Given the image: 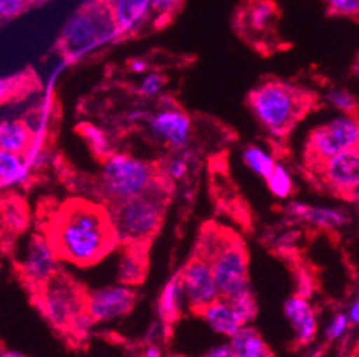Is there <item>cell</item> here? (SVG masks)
Segmentation results:
<instances>
[{
	"label": "cell",
	"mask_w": 359,
	"mask_h": 357,
	"mask_svg": "<svg viewBox=\"0 0 359 357\" xmlns=\"http://www.w3.org/2000/svg\"><path fill=\"white\" fill-rule=\"evenodd\" d=\"M50 240L59 258L79 266L100 260L118 241L111 214L83 200L70 202L60 210Z\"/></svg>",
	"instance_id": "1"
},
{
	"label": "cell",
	"mask_w": 359,
	"mask_h": 357,
	"mask_svg": "<svg viewBox=\"0 0 359 357\" xmlns=\"http://www.w3.org/2000/svg\"><path fill=\"white\" fill-rule=\"evenodd\" d=\"M166 200L168 190L156 181L145 193L115 203L111 220L116 240L130 246L149 240L161 226Z\"/></svg>",
	"instance_id": "2"
},
{
	"label": "cell",
	"mask_w": 359,
	"mask_h": 357,
	"mask_svg": "<svg viewBox=\"0 0 359 357\" xmlns=\"http://www.w3.org/2000/svg\"><path fill=\"white\" fill-rule=\"evenodd\" d=\"M306 99L295 86L283 82H265L249 94L250 111L269 133L280 136L302 116Z\"/></svg>",
	"instance_id": "3"
},
{
	"label": "cell",
	"mask_w": 359,
	"mask_h": 357,
	"mask_svg": "<svg viewBox=\"0 0 359 357\" xmlns=\"http://www.w3.org/2000/svg\"><path fill=\"white\" fill-rule=\"evenodd\" d=\"M119 29L102 0H92L72 16L60 34V49L67 56H82L114 41Z\"/></svg>",
	"instance_id": "4"
},
{
	"label": "cell",
	"mask_w": 359,
	"mask_h": 357,
	"mask_svg": "<svg viewBox=\"0 0 359 357\" xmlns=\"http://www.w3.org/2000/svg\"><path fill=\"white\" fill-rule=\"evenodd\" d=\"M156 181L151 163L129 155H109L102 164L100 185L112 204L145 193Z\"/></svg>",
	"instance_id": "5"
},
{
	"label": "cell",
	"mask_w": 359,
	"mask_h": 357,
	"mask_svg": "<svg viewBox=\"0 0 359 357\" xmlns=\"http://www.w3.org/2000/svg\"><path fill=\"white\" fill-rule=\"evenodd\" d=\"M356 148H359V118L356 115L342 113L313 129L308 139V152L319 164Z\"/></svg>",
	"instance_id": "6"
},
{
	"label": "cell",
	"mask_w": 359,
	"mask_h": 357,
	"mask_svg": "<svg viewBox=\"0 0 359 357\" xmlns=\"http://www.w3.org/2000/svg\"><path fill=\"white\" fill-rule=\"evenodd\" d=\"M209 262L221 298L231 299L249 289L248 255L241 241L222 237Z\"/></svg>",
	"instance_id": "7"
},
{
	"label": "cell",
	"mask_w": 359,
	"mask_h": 357,
	"mask_svg": "<svg viewBox=\"0 0 359 357\" xmlns=\"http://www.w3.org/2000/svg\"><path fill=\"white\" fill-rule=\"evenodd\" d=\"M181 283L187 303L198 312L221 298L217 280L210 266L203 258L192 259L181 272Z\"/></svg>",
	"instance_id": "8"
},
{
	"label": "cell",
	"mask_w": 359,
	"mask_h": 357,
	"mask_svg": "<svg viewBox=\"0 0 359 357\" xmlns=\"http://www.w3.org/2000/svg\"><path fill=\"white\" fill-rule=\"evenodd\" d=\"M135 304V292L128 284L106 286L85 299V310L93 321H111L129 313Z\"/></svg>",
	"instance_id": "9"
},
{
	"label": "cell",
	"mask_w": 359,
	"mask_h": 357,
	"mask_svg": "<svg viewBox=\"0 0 359 357\" xmlns=\"http://www.w3.org/2000/svg\"><path fill=\"white\" fill-rule=\"evenodd\" d=\"M42 309L56 326L74 323V320L82 313V306L74 286L55 277L45 284Z\"/></svg>",
	"instance_id": "10"
},
{
	"label": "cell",
	"mask_w": 359,
	"mask_h": 357,
	"mask_svg": "<svg viewBox=\"0 0 359 357\" xmlns=\"http://www.w3.org/2000/svg\"><path fill=\"white\" fill-rule=\"evenodd\" d=\"M328 186L351 199L359 200V148L345 150L320 163Z\"/></svg>",
	"instance_id": "11"
},
{
	"label": "cell",
	"mask_w": 359,
	"mask_h": 357,
	"mask_svg": "<svg viewBox=\"0 0 359 357\" xmlns=\"http://www.w3.org/2000/svg\"><path fill=\"white\" fill-rule=\"evenodd\" d=\"M57 258L59 255L50 237L33 236L20 263L22 273L32 284L45 286L56 272Z\"/></svg>",
	"instance_id": "12"
},
{
	"label": "cell",
	"mask_w": 359,
	"mask_h": 357,
	"mask_svg": "<svg viewBox=\"0 0 359 357\" xmlns=\"http://www.w3.org/2000/svg\"><path fill=\"white\" fill-rule=\"evenodd\" d=\"M149 129L158 140L172 149H184L191 139L192 122L176 107H166L149 119Z\"/></svg>",
	"instance_id": "13"
},
{
	"label": "cell",
	"mask_w": 359,
	"mask_h": 357,
	"mask_svg": "<svg viewBox=\"0 0 359 357\" xmlns=\"http://www.w3.org/2000/svg\"><path fill=\"white\" fill-rule=\"evenodd\" d=\"M109 9L121 34H132L145 23L151 12V0H102Z\"/></svg>",
	"instance_id": "14"
},
{
	"label": "cell",
	"mask_w": 359,
	"mask_h": 357,
	"mask_svg": "<svg viewBox=\"0 0 359 357\" xmlns=\"http://www.w3.org/2000/svg\"><path fill=\"white\" fill-rule=\"evenodd\" d=\"M283 314L295 333L299 344L311 343L318 332L316 316L309 302L301 296H292L283 304Z\"/></svg>",
	"instance_id": "15"
},
{
	"label": "cell",
	"mask_w": 359,
	"mask_h": 357,
	"mask_svg": "<svg viewBox=\"0 0 359 357\" xmlns=\"http://www.w3.org/2000/svg\"><path fill=\"white\" fill-rule=\"evenodd\" d=\"M203 320L206 321V325L218 335L232 337L242 326V320L239 318L238 313L232 307L231 302L225 298H219L218 300H215L213 303L208 304L202 312H201Z\"/></svg>",
	"instance_id": "16"
},
{
	"label": "cell",
	"mask_w": 359,
	"mask_h": 357,
	"mask_svg": "<svg viewBox=\"0 0 359 357\" xmlns=\"http://www.w3.org/2000/svg\"><path fill=\"white\" fill-rule=\"evenodd\" d=\"M288 213L292 218L301 219L320 229H338L348 223V214L339 209L312 207L304 203L292 202L288 206Z\"/></svg>",
	"instance_id": "17"
},
{
	"label": "cell",
	"mask_w": 359,
	"mask_h": 357,
	"mask_svg": "<svg viewBox=\"0 0 359 357\" xmlns=\"http://www.w3.org/2000/svg\"><path fill=\"white\" fill-rule=\"evenodd\" d=\"M36 136L26 122L18 119L4 120L0 126V148L4 152L26 155Z\"/></svg>",
	"instance_id": "18"
},
{
	"label": "cell",
	"mask_w": 359,
	"mask_h": 357,
	"mask_svg": "<svg viewBox=\"0 0 359 357\" xmlns=\"http://www.w3.org/2000/svg\"><path fill=\"white\" fill-rule=\"evenodd\" d=\"M30 170L32 167L25 155L4 150L0 153V182L4 189L26 183Z\"/></svg>",
	"instance_id": "19"
},
{
	"label": "cell",
	"mask_w": 359,
	"mask_h": 357,
	"mask_svg": "<svg viewBox=\"0 0 359 357\" xmlns=\"http://www.w3.org/2000/svg\"><path fill=\"white\" fill-rule=\"evenodd\" d=\"M231 346L236 354V357H257L271 354L266 343L261 337V335L249 325L242 326L232 337Z\"/></svg>",
	"instance_id": "20"
},
{
	"label": "cell",
	"mask_w": 359,
	"mask_h": 357,
	"mask_svg": "<svg viewBox=\"0 0 359 357\" xmlns=\"http://www.w3.org/2000/svg\"><path fill=\"white\" fill-rule=\"evenodd\" d=\"M187 303L184 288L181 283V273L173 276L163 288L159 299V313L165 320H173Z\"/></svg>",
	"instance_id": "21"
},
{
	"label": "cell",
	"mask_w": 359,
	"mask_h": 357,
	"mask_svg": "<svg viewBox=\"0 0 359 357\" xmlns=\"http://www.w3.org/2000/svg\"><path fill=\"white\" fill-rule=\"evenodd\" d=\"M276 12V6L272 0H250L245 16L246 26L250 30L262 31L272 26Z\"/></svg>",
	"instance_id": "22"
},
{
	"label": "cell",
	"mask_w": 359,
	"mask_h": 357,
	"mask_svg": "<svg viewBox=\"0 0 359 357\" xmlns=\"http://www.w3.org/2000/svg\"><path fill=\"white\" fill-rule=\"evenodd\" d=\"M143 276H145V259L135 250L126 252V255L121 259L118 279L123 284H136L139 283Z\"/></svg>",
	"instance_id": "23"
},
{
	"label": "cell",
	"mask_w": 359,
	"mask_h": 357,
	"mask_svg": "<svg viewBox=\"0 0 359 357\" xmlns=\"http://www.w3.org/2000/svg\"><path fill=\"white\" fill-rule=\"evenodd\" d=\"M242 160L249 170H252L255 174L262 176L264 178H266V176L276 166L273 158L259 146H248L243 150Z\"/></svg>",
	"instance_id": "24"
},
{
	"label": "cell",
	"mask_w": 359,
	"mask_h": 357,
	"mask_svg": "<svg viewBox=\"0 0 359 357\" xmlns=\"http://www.w3.org/2000/svg\"><path fill=\"white\" fill-rule=\"evenodd\" d=\"M266 185L271 193L278 199H285L292 193L294 183L290 172L286 170L282 164H278L273 167V170L266 176Z\"/></svg>",
	"instance_id": "25"
},
{
	"label": "cell",
	"mask_w": 359,
	"mask_h": 357,
	"mask_svg": "<svg viewBox=\"0 0 359 357\" xmlns=\"http://www.w3.org/2000/svg\"><path fill=\"white\" fill-rule=\"evenodd\" d=\"M228 300L231 302L232 307L238 313L243 325H249L250 321L255 318V316L258 313V306H257V300H255L252 292H250V289H248Z\"/></svg>",
	"instance_id": "26"
},
{
	"label": "cell",
	"mask_w": 359,
	"mask_h": 357,
	"mask_svg": "<svg viewBox=\"0 0 359 357\" xmlns=\"http://www.w3.org/2000/svg\"><path fill=\"white\" fill-rule=\"evenodd\" d=\"M327 102L337 111L345 115H356L359 111V102L355 94L346 89H332L325 94Z\"/></svg>",
	"instance_id": "27"
},
{
	"label": "cell",
	"mask_w": 359,
	"mask_h": 357,
	"mask_svg": "<svg viewBox=\"0 0 359 357\" xmlns=\"http://www.w3.org/2000/svg\"><path fill=\"white\" fill-rule=\"evenodd\" d=\"M166 83V78L161 74H148L145 78L142 79L140 85H139V92L140 94L147 96V97H155L161 93V90L163 89Z\"/></svg>",
	"instance_id": "28"
},
{
	"label": "cell",
	"mask_w": 359,
	"mask_h": 357,
	"mask_svg": "<svg viewBox=\"0 0 359 357\" xmlns=\"http://www.w3.org/2000/svg\"><path fill=\"white\" fill-rule=\"evenodd\" d=\"M349 317L345 313H338L332 317V320L327 325L325 328V337L331 342L338 340L339 337L344 336V333L346 332L348 326H349Z\"/></svg>",
	"instance_id": "29"
},
{
	"label": "cell",
	"mask_w": 359,
	"mask_h": 357,
	"mask_svg": "<svg viewBox=\"0 0 359 357\" xmlns=\"http://www.w3.org/2000/svg\"><path fill=\"white\" fill-rule=\"evenodd\" d=\"M162 172L168 178H170V181H179V178H182L188 172V162L181 156L170 158L165 162Z\"/></svg>",
	"instance_id": "30"
},
{
	"label": "cell",
	"mask_w": 359,
	"mask_h": 357,
	"mask_svg": "<svg viewBox=\"0 0 359 357\" xmlns=\"http://www.w3.org/2000/svg\"><path fill=\"white\" fill-rule=\"evenodd\" d=\"M32 0H0V16L4 20L19 16L25 12Z\"/></svg>",
	"instance_id": "31"
},
{
	"label": "cell",
	"mask_w": 359,
	"mask_h": 357,
	"mask_svg": "<svg viewBox=\"0 0 359 357\" xmlns=\"http://www.w3.org/2000/svg\"><path fill=\"white\" fill-rule=\"evenodd\" d=\"M331 12L341 16H359V0H327Z\"/></svg>",
	"instance_id": "32"
},
{
	"label": "cell",
	"mask_w": 359,
	"mask_h": 357,
	"mask_svg": "<svg viewBox=\"0 0 359 357\" xmlns=\"http://www.w3.org/2000/svg\"><path fill=\"white\" fill-rule=\"evenodd\" d=\"M82 133H83L85 139L88 140L89 146H90L93 150H96L99 155H100V153L103 155V150L107 149L104 134H103L99 129H96L95 126H92V125L85 126L83 130H82Z\"/></svg>",
	"instance_id": "33"
},
{
	"label": "cell",
	"mask_w": 359,
	"mask_h": 357,
	"mask_svg": "<svg viewBox=\"0 0 359 357\" xmlns=\"http://www.w3.org/2000/svg\"><path fill=\"white\" fill-rule=\"evenodd\" d=\"M184 0H151V12L159 18H168L181 8Z\"/></svg>",
	"instance_id": "34"
},
{
	"label": "cell",
	"mask_w": 359,
	"mask_h": 357,
	"mask_svg": "<svg viewBox=\"0 0 359 357\" xmlns=\"http://www.w3.org/2000/svg\"><path fill=\"white\" fill-rule=\"evenodd\" d=\"M203 357H236L231 343L229 344H219L208 350Z\"/></svg>",
	"instance_id": "35"
},
{
	"label": "cell",
	"mask_w": 359,
	"mask_h": 357,
	"mask_svg": "<svg viewBox=\"0 0 359 357\" xmlns=\"http://www.w3.org/2000/svg\"><path fill=\"white\" fill-rule=\"evenodd\" d=\"M148 67H149V64L145 59L136 57V59L130 60V63H129V69L133 71V74H145V71H148Z\"/></svg>",
	"instance_id": "36"
},
{
	"label": "cell",
	"mask_w": 359,
	"mask_h": 357,
	"mask_svg": "<svg viewBox=\"0 0 359 357\" xmlns=\"http://www.w3.org/2000/svg\"><path fill=\"white\" fill-rule=\"evenodd\" d=\"M348 317L349 321L353 325H359V298L353 302V304L351 306L349 312H348Z\"/></svg>",
	"instance_id": "37"
},
{
	"label": "cell",
	"mask_w": 359,
	"mask_h": 357,
	"mask_svg": "<svg viewBox=\"0 0 359 357\" xmlns=\"http://www.w3.org/2000/svg\"><path fill=\"white\" fill-rule=\"evenodd\" d=\"M145 357H162V354H161V350L156 346H149L147 349Z\"/></svg>",
	"instance_id": "38"
},
{
	"label": "cell",
	"mask_w": 359,
	"mask_h": 357,
	"mask_svg": "<svg viewBox=\"0 0 359 357\" xmlns=\"http://www.w3.org/2000/svg\"><path fill=\"white\" fill-rule=\"evenodd\" d=\"M2 357H25V356L18 353V351H5Z\"/></svg>",
	"instance_id": "39"
},
{
	"label": "cell",
	"mask_w": 359,
	"mask_h": 357,
	"mask_svg": "<svg viewBox=\"0 0 359 357\" xmlns=\"http://www.w3.org/2000/svg\"><path fill=\"white\" fill-rule=\"evenodd\" d=\"M351 357H359V347L358 349H355V351L352 353V356Z\"/></svg>",
	"instance_id": "40"
},
{
	"label": "cell",
	"mask_w": 359,
	"mask_h": 357,
	"mask_svg": "<svg viewBox=\"0 0 359 357\" xmlns=\"http://www.w3.org/2000/svg\"><path fill=\"white\" fill-rule=\"evenodd\" d=\"M257 357H272V353L271 354H265V356H257Z\"/></svg>",
	"instance_id": "41"
}]
</instances>
